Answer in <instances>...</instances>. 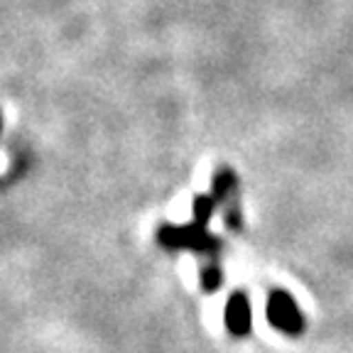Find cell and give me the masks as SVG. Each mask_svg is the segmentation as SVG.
<instances>
[{
  "label": "cell",
  "mask_w": 353,
  "mask_h": 353,
  "mask_svg": "<svg viewBox=\"0 0 353 353\" xmlns=\"http://www.w3.org/2000/svg\"><path fill=\"white\" fill-rule=\"evenodd\" d=\"M214 209H216L214 194H199V196H194V204H192L194 223L206 226V223L211 221V216H214Z\"/></svg>",
  "instance_id": "5"
},
{
  "label": "cell",
  "mask_w": 353,
  "mask_h": 353,
  "mask_svg": "<svg viewBox=\"0 0 353 353\" xmlns=\"http://www.w3.org/2000/svg\"><path fill=\"white\" fill-rule=\"evenodd\" d=\"M157 241L165 245V248H189V250H199V253H214L219 250L221 243L206 231V226H199V223H189V226H165L157 231Z\"/></svg>",
  "instance_id": "2"
},
{
  "label": "cell",
  "mask_w": 353,
  "mask_h": 353,
  "mask_svg": "<svg viewBox=\"0 0 353 353\" xmlns=\"http://www.w3.org/2000/svg\"><path fill=\"white\" fill-rule=\"evenodd\" d=\"M226 329L231 336L243 339L248 336L250 329H253V314H250V302H248V294L245 292H233L226 302Z\"/></svg>",
  "instance_id": "3"
},
{
  "label": "cell",
  "mask_w": 353,
  "mask_h": 353,
  "mask_svg": "<svg viewBox=\"0 0 353 353\" xmlns=\"http://www.w3.org/2000/svg\"><path fill=\"white\" fill-rule=\"evenodd\" d=\"M211 189H214V196L216 201H233V196H236V189H238V179L236 174H233L231 170H219L214 174V182H211Z\"/></svg>",
  "instance_id": "4"
},
{
  "label": "cell",
  "mask_w": 353,
  "mask_h": 353,
  "mask_svg": "<svg viewBox=\"0 0 353 353\" xmlns=\"http://www.w3.org/2000/svg\"><path fill=\"white\" fill-rule=\"evenodd\" d=\"M223 285V272H221L219 265H206L201 270V290L204 292H216L219 287Z\"/></svg>",
  "instance_id": "6"
},
{
  "label": "cell",
  "mask_w": 353,
  "mask_h": 353,
  "mask_svg": "<svg viewBox=\"0 0 353 353\" xmlns=\"http://www.w3.org/2000/svg\"><path fill=\"white\" fill-rule=\"evenodd\" d=\"M265 314L270 326L282 331L285 336H299L304 331V314L294 297L285 290H272L268 304H265Z\"/></svg>",
  "instance_id": "1"
}]
</instances>
